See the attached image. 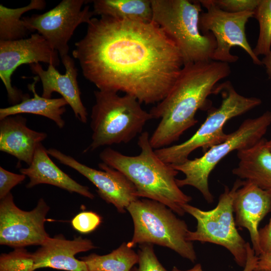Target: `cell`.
Returning <instances> with one entry per match:
<instances>
[{"instance_id": "obj_1", "label": "cell", "mask_w": 271, "mask_h": 271, "mask_svg": "<svg viewBox=\"0 0 271 271\" xmlns=\"http://www.w3.org/2000/svg\"><path fill=\"white\" fill-rule=\"evenodd\" d=\"M72 55L99 90L122 92L141 103H158L184 66L173 41L153 21L92 18Z\"/></svg>"}, {"instance_id": "obj_2", "label": "cell", "mask_w": 271, "mask_h": 271, "mask_svg": "<svg viewBox=\"0 0 271 271\" xmlns=\"http://www.w3.org/2000/svg\"><path fill=\"white\" fill-rule=\"evenodd\" d=\"M230 73L229 64L220 61L185 64L168 95L149 111L153 119H160L150 138L152 148L168 147L195 125L197 111L204 107L218 82Z\"/></svg>"}, {"instance_id": "obj_3", "label": "cell", "mask_w": 271, "mask_h": 271, "mask_svg": "<svg viewBox=\"0 0 271 271\" xmlns=\"http://www.w3.org/2000/svg\"><path fill=\"white\" fill-rule=\"evenodd\" d=\"M150 138L147 131L141 133L138 141L141 152L138 155L127 156L106 148L99 154V158L103 163L122 173L133 184L139 198L159 202L183 216L185 212L182 205L188 204L192 198L177 185L175 177L179 172L158 157L150 144Z\"/></svg>"}, {"instance_id": "obj_4", "label": "cell", "mask_w": 271, "mask_h": 271, "mask_svg": "<svg viewBox=\"0 0 271 271\" xmlns=\"http://www.w3.org/2000/svg\"><path fill=\"white\" fill-rule=\"evenodd\" d=\"M90 127L92 142L84 152L101 147L127 144L142 133L146 123L153 119L134 97L109 91H94Z\"/></svg>"}, {"instance_id": "obj_5", "label": "cell", "mask_w": 271, "mask_h": 271, "mask_svg": "<svg viewBox=\"0 0 271 271\" xmlns=\"http://www.w3.org/2000/svg\"><path fill=\"white\" fill-rule=\"evenodd\" d=\"M152 21L180 50L184 65L211 60L216 41L211 33L199 28L201 5L199 1L151 0Z\"/></svg>"}, {"instance_id": "obj_6", "label": "cell", "mask_w": 271, "mask_h": 271, "mask_svg": "<svg viewBox=\"0 0 271 271\" xmlns=\"http://www.w3.org/2000/svg\"><path fill=\"white\" fill-rule=\"evenodd\" d=\"M217 86L215 93H221V104L209 111L196 132L181 144L155 150L156 155L164 162L173 165L180 164L189 159L190 154L196 149L201 148L205 153L211 147L223 142L229 136V133L227 134L223 130L225 123L262 103L259 98L245 97L238 93L229 81Z\"/></svg>"}, {"instance_id": "obj_7", "label": "cell", "mask_w": 271, "mask_h": 271, "mask_svg": "<svg viewBox=\"0 0 271 271\" xmlns=\"http://www.w3.org/2000/svg\"><path fill=\"white\" fill-rule=\"evenodd\" d=\"M132 219L134 230L127 243L132 248L149 243L168 247L192 262L197 255L192 241L187 239L189 230L185 221L178 218L168 207L149 199H138L126 208Z\"/></svg>"}, {"instance_id": "obj_8", "label": "cell", "mask_w": 271, "mask_h": 271, "mask_svg": "<svg viewBox=\"0 0 271 271\" xmlns=\"http://www.w3.org/2000/svg\"><path fill=\"white\" fill-rule=\"evenodd\" d=\"M270 125L271 111L267 110L258 117L244 120L225 141L211 147L200 157L172 165L185 175L184 179H176L177 185L180 188L192 186L201 193L207 203H212L214 197L208 183L211 172L230 153L249 148L260 141Z\"/></svg>"}, {"instance_id": "obj_9", "label": "cell", "mask_w": 271, "mask_h": 271, "mask_svg": "<svg viewBox=\"0 0 271 271\" xmlns=\"http://www.w3.org/2000/svg\"><path fill=\"white\" fill-rule=\"evenodd\" d=\"M244 180L238 179L229 189L225 187L219 196L217 206L208 211L202 210L190 204L182 209L197 221L196 229L189 231L187 239L201 243L209 242L227 249L238 265L244 267L247 260L246 242L239 233L234 217L233 201L236 191Z\"/></svg>"}, {"instance_id": "obj_10", "label": "cell", "mask_w": 271, "mask_h": 271, "mask_svg": "<svg viewBox=\"0 0 271 271\" xmlns=\"http://www.w3.org/2000/svg\"><path fill=\"white\" fill-rule=\"evenodd\" d=\"M207 12L201 13L199 28L203 34L211 33L216 41V47L211 60L227 63H235L239 59L230 53L233 47H239L249 56L253 63L262 66L261 60L253 53L246 36L245 26L254 12L231 13L224 11L211 0L199 1Z\"/></svg>"}, {"instance_id": "obj_11", "label": "cell", "mask_w": 271, "mask_h": 271, "mask_svg": "<svg viewBox=\"0 0 271 271\" xmlns=\"http://www.w3.org/2000/svg\"><path fill=\"white\" fill-rule=\"evenodd\" d=\"M84 0H63L53 9L41 15L22 17L30 32L37 30L60 57L68 55V41L81 24H89L94 14Z\"/></svg>"}, {"instance_id": "obj_12", "label": "cell", "mask_w": 271, "mask_h": 271, "mask_svg": "<svg viewBox=\"0 0 271 271\" xmlns=\"http://www.w3.org/2000/svg\"><path fill=\"white\" fill-rule=\"evenodd\" d=\"M49 207L43 198L26 211L18 207L11 193L1 199L0 244L15 248L41 245L50 236L44 224Z\"/></svg>"}, {"instance_id": "obj_13", "label": "cell", "mask_w": 271, "mask_h": 271, "mask_svg": "<svg viewBox=\"0 0 271 271\" xmlns=\"http://www.w3.org/2000/svg\"><path fill=\"white\" fill-rule=\"evenodd\" d=\"M59 53L40 34L35 33L28 38L14 41H0V77L14 105L21 102L28 94L14 87L11 76L16 69L24 64L44 62L59 65Z\"/></svg>"}, {"instance_id": "obj_14", "label": "cell", "mask_w": 271, "mask_h": 271, "mask_svg": "<svg viewBox=\"0 0 271 271\" xmlns=\"http://www.w3.org/2000/svg\"><path fill=\"white\" fill-rule=\"evenodd\" d=\"M48 154L60 163L67 166L88 179L97 188L98 195L113 205L120 213H124L128 206L139 199L133 184L121 172L101 162V170L90 168L60 151L50 148Z\"/></svg>"}, {"instance_id": "obj_15", "label": "cell", "mask_w": 271, "mask_h": 271, "mask_svg": "<svg viewBox=\"0 0 271 271\" xmlns=\"http://www.w3.org/2000/svg\"><path fill=\"white\" fill-rule=\"evenodd\" d=\"M233 209L236 225L247 229L252 247L258 256L261 254L258 225L271 211V193L249 181L244 180L235 194Z\"/></svg>"}, {"instance_id": "obj_16", "label": "cell", "mask_w": 271, "mask_h": 271, "mask_svg": "<svg viewBox=\"0 0 271 271\" xmlns=\"http://www.w3.org/2000/svg\"><path fill=\"white\" fill-rule=\"evenodd\" d=\"M61 58L65 68L64 74L60 73L52 64H49L45 70L39 63L31 64V70L42 82V97L51 98L53 92H58L72 108L75 117L81 122L86 123L88 112L80 97L81 92L77 80V69L73 59L68 55Z\"/></svg>"}, {"instance_id": "obj_17", "label": "cell", "mask_w": 271, "mask_h": 271, "mask_svg": "<svg viewBox=\"0 0 271 271\" xmlns=\"http://www.w3.org/2000/svg\"><path fill=\"white\" fill-rule=\"evenodd\" d=\"M95 248L90 239L81 236L73 240L60 236L49 237L33 253L34 270L50 267L66 271H88L85 262L75 256Z\"/></svg>"}, {"instance_id": "obj_18", "label": "cell", "mask_w": 271, "mask_h": 271, "mask_svg": "<svg viewBox=\"0 0 271 271\" xmlns=\"http://www.w3.org/2000/svg\"><path fill=\"white\" fill-rule=\"evenodd\" d=\"M47 133L31 129L27 118L18 114L0 120V150L30 165L37 146Z\"/></svg>"}, {"instance_id": "obj_19", "label": "cell", "mask_w": 271, "mask_h": 271, "mask_svg": "<svg viewBox=\"0 0 271 271\" xmlns=\"http://www.w3.org/2000/svg\"><path fill=\"white\" fill-rule=\"evenodd\" d=\"M49 155L47 150L40 143L36 149L31 165L28 168L20 169L21 174L29 178L27 188H31L37 185L46 184L91 199L94 198L88 187L77 183L62 171Z\"/></svg>"}, {"instance_id": "obj_20", "label": "cell", "mask_w": 271, "mask_h": 271, "mask_svg": "<svg viewBox=\"0 0 271 271\" xmlns=\"http://www.w3.org/2000/svg\"><path fill=\"white\" fill-rule=\"evenodd\" d=\"M262 139L253 146L237 152L238 163L232 173L271 193V152Z\"/></svg>"}, {"instance_id": "obj_21", "label": "cell", "mask_w": 271, "mask_h": 271, "mask_svg": "<svg viewBox=\"0 0 271 271\" xmlns=\"http://www.w3.org/2000/svg\"><path fill=\"white\" fill-rule=\"evenodd\" d=\"M39 79L38 76L34 78V82L28 85L34 97L29 95L25 97L21 102L12 106L0 109V120L8 116L31 113L47 117L55 122L60 128L65 125L62 115L66 111L65 106L68 104L63 97L59 98H46L39 96L36 91L35 85Z\"/></svg>"}, {"instance_id": "obj_22", "label": "cell", "mask_w": 271, "mask_h": 271, "mask_svg": "<svg viewBox=\"0 0 271 271\" xmlns=\"http://www.w3.org/2000/svg\"><path fill=\"white\" fill-rule=\"evenodd\" d=\"M94 15L119 20L152 22L151 0H94Z\"/></svg>"}, {"instance_id": "obj_23", "label": "cell", "mask_w": 271, "mask_h": 271, "mask_svg": "<svg viewBox=\"0 0 271 271\" xmlns=\"http://www.w3.org/2000/svg\"><path fill=\"white\" fill-rule=\"evenodd\" d=\"M88 271H130L138 263L139 257L127 243H122L117 248L105 255L92 253L81 257Z\"/></svg>"}, {"instance_id": "obj_24", "label": "cell", "mask_w": 271, "mask_h": 271, "mask_svg": "<svg viewBox=\"0 0 271 271\" xmlns=\"http://www.w3.org/2000/svg\"><path fill=\"white\" fill-rule=\"evenodd\" d=\"M46 7L44 0H31L27 6L12 9L0 5V41L24 39L30 32L21 19L22 15L33 10H42Z\"/></svg>"}, {"instance_id": "obj_25", "label": "cell", "mask_w": 271, "mask_h": 271, "mask_svg": "<svg viewBox=\"0 0 271 271\" xmlns=\"http://www.w3.org/2000/svg\"><path fill=\"white\" fill-rule=\"evenodd\" d=\"M254 18L258 22L259 35L253 51L257 57L265 56L271 51V0H259Z\"/></svg>"}, {"instance_id": "obj_26", "label": "cell", "mask_w": 271, "mask_h": 271, "mask_svg": "<svg viewBox=\"0 0 271 271\" xmlns=\"http://www.w3.org/2000/svg\"><path fill=\"white\" fill-rule=\"evenodd\" d=\"M33 253L23 247H17L0 256V271H34Z\"/></svg>"}, {"instance_id": "obj_27", "label": "cell", "mask_w": 271, "mask_h": 271, "mask_svg": "<svg viewBox=\"0 0 271 271\" xmlns=\"http://www.w3.org/2000/svg\"><path fill=\"white\" fill-rule=\"evenodd\" d=\"M138 266H134L130 271H168L158 260L153 248V244H140L138 250Z\"/></svg>"}, {"instance_id": "obj_28", "label": "cell", "mask_w": 271, "mask_h": 271, "mask_svg": "<svg viewBox=\"0 0 271 271\" xmlns=\"http://www.w3.org/2000/svg\"><path fill=\"white\" fill-rule=\"evenodd\" d=\"M101 222V217L92 211L82 212L72 220L73 227L82 233H88L94 230Z\"/></svg>"}, {"instance_id": "obj_29", "label": "cell", "mask_w": 271, "mask_h": 271, "mask_svg": "<svg viewBox=\"0 0 271 271\" xmlns=\"http://www.w3.org/2000/svg\"><path fill=\"white\" fill-rule=\"evenodd\" d=\"M220 9L231 13L254 12L259 0H211Z\"/></svg>"}, {"instance_id": "obj_30", "label": "cell", "mask_w": 271, "mask_h": 271, "mask_svg": "<svg viewBox=\"0 0 271 271\" xmlns=\"http://www.w3.org/2000/svg\"><path fill=\"white\" fill-rule=\"evenodd\" d=\"M26 176L10 172L0 167V199H3L11 189L23 181Z\"/></svg>"}, {"instance_id": "obj_31", "label": "cell", "mask_w": 271, "mask_h": 271, "mask_svg": "<svg viewBox=\"0 0 271 271\" xmlns=\"http://www.w3.org/2000/svg\"><path fill=\"white\" fill-rule=\"evenodd\" d=\"M247 260L242 271H254L257 263L258 256H257L249 243H246ZM172 271H203L200 263H197L192 268L187 270H181L173 266Z\"/></svg>"}, {"instance_id": "obj_32", "label": "cell", "mask_w": 271, "mask_h": 271, "mask_svg": "<svg viewBox=\"0 0 271 271\" xmlns=\"http://www.w3.org/2000/svg\"><path fill=\"white\" fill-rule=\"evenodd\" d=\"M259 240L261 254L271 252V218L266 225L259 229Z\"/></svg>"}, {"instance_id": "obj_33", "label": "cell", "mask_w": 271, "mask_h": 271, "mask_svg": "<svg viewBox=\"0 0 271 271\" xmlns=\"http://www.w3.org/2000/svg\"><path fill=\"white\" fill-rule=\"evenodd\" d=\"M271 269V252L262 253L258 256L257 265L254 271Z\"/></svg>"}, {"instance_id": "obj_34", "label": "cell", "mask_w": 271, "mask_h": 271, "mask_svg": "<svg viewBox=\"0 0 271 271\" xmlns=\"http://www.w3.org/2000/svg\"><path fill=\"white\" fill-rule=\"evenodd\" d=\"M262 65L264 66L268 77L271 78V51L261 60Z\"/></svg>"}, {"instance_id": "obj_35", "label": "cell", "mask_w": 271, "mask_h": 271, "mask_svg": "<svg viewBox=\"0 0 271 271\" xmlns=\"http://www.w3.org/2000/svg\"><path fill=\"white\" fill-rule=\"evenodd\" d=\"M266 145L268 150L271 152V138L269 140H266Z\"/></svg>"}, {"instance_id": "obj_36", "label": "cell", "mask_w": 271, "mask_h": 271, "mask_svg": "<svg viewBox=\"0 0 271 271\" xmlns=\"http://www.w3.org/2000/svg\"><path fill=\"white\" fill-rule=\"evenodd\" d=\"M258 271H271V269H262V270H258Z\"/></svg>"}]
</instances>
